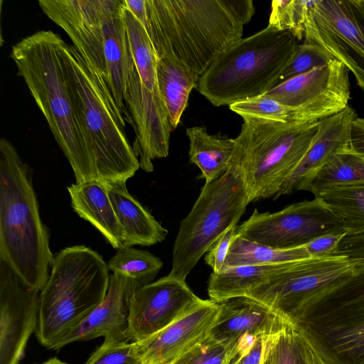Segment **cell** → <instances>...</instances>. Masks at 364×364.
Wrapping results in <instances>:
<instances>
[{"label":"cell","mask_w":364,"mask_h":364,"mask_svg":"<svg viewBox=\"0 0 364 364\" xmlns=\"http://www.w3.org/2000/svg\"><path fill=\"white\" fill-rule=\"evenodd\" d=\"M146 10L143 26L156 58H173L199 82L242 39L255 6L252 0H146Z\"/></svg>","instance_id":"6da1fadb"},{"label":"cell","mask_w":364,"mask_h":364,"mask_svg":"<svg viewBox=\"0 0 364 364\" xmlns=\"http://www.w3.org/2000/svg\"><path fill=\"white\" fill-rule=\"evenodd\" d=\"M65 43L59 34L40 31L17 42L11 58L68 160L76 183H82L97 179V173L69 75Z\"/></svg>","instance_id":"7a4b0ae2"},{"label":"cell","mask_w":364,"mask_h":364,"mask_svg":"<svg viewBox=\"0 0 364 364\" xmlns=\"http://www.w3.org/2000/svg\"><path fill=\"white\" fill-rule=\"evenodd\" d=\"M28 166L0 140V262L33 289L46 284L54 256L42 223Z\"/></svg>","instance_id":"3957f363"},{"label":"cell","mask_w":364,"mask_h":364,"mask_svg":"<svg viewBox=\"0 0 364 364\" xmlns=\"http://www.w3.org/2000/svg\"><path fill=\"white\" fill-rule=\"evenodd\" d=\"M107 264L84 245L66 247L55 257L40 291L36 336L53 349L104 300L110 276Z\"/></svg>","instance_id":"277c9868"},{"label":"cell","mask_w":364,"mask_h":364,"mask_svg":"<svg viewBox=\"0 0 364 364\" xmlns=\"http://www.w3.org/2000/svg\"><path fill=\"white\" fill-rule=\"evenodd\" d=\"M299 45L291 32L267 26L221 54L200 77L197 89L216 107L263 95L277 86Z\"/></svg>","instance_id":"5b68a950"},{"label":"cell","mask_w":364,"mask_h":364,"mask_svg":"<svg viewBox=\"0 0 364 364\" xmlns=\"http://www.w3.org/2000/svg\"><path fill=\"white\" fill-rule=\"evenodd\" d=\"M65 55L82 121L95 159L97 179L126 184L140 168L125 132V120L105 83L87 65L73 45Z\"/></svg>","instance_id":"8992f818"},{"label":"cell","mask_w":364,"mask_h":364,"mask_svg":"<svg viewBox=\"0 0 364 364\" xmlns=\"http://www.w3.org/2000/svg\"><path fill=\"white\" fill-rule=\"evenodd\" d=\"M243 120L230 166L242 176L250 203L274 198L308 150L318 122Z\"/></svg>","instance_id":"52a82bcc"},{"label":"cell","mask_w":364,"mask_h":364,"mask_svg":"<svg viewBox=\"0 0 364 364\" xmlns=\"http://www.w3.org/2000/svg\"><path fill=\"white\" fill-rule=\"evenodd\" d=\"M249 203L243 179L232 166L218 179L205 183L191 211L180 223L168 274L186 281L220 235L237 225Z\"/></svg>","instance_id":"ba28073f"},{"label":"cell","mask_w":364,"mask_h":364,"mask_svg":"<svg viewBox=\"0 0 364 364\" xmlns=\"http://www.w3.org/2000/svg\"><path fill=\"white\" fill-rule=\"evenodd\" d=\"M356 270L355 263L343 255L291 262L245 296L294 318L309 312Z\"/></svg>","instance_id":"9c48e42d"},{"label":"cell","mask_w":364,"mask_h":364,"mask_svg":"<svg viewBox=\"0 0 364 364\" xmlns=\"http://www.w3.org/2000/svg\"><path fill=\"white\" fill-rule=\"evenodd\" d=\"M345 232L341 220L318 196L274 213H259L237 225L236 234L268 247L286 250L305 245L328 234Z\"/></svg>","instance_id":"30bf717a"},{"label":"cell","mask_w":364,"mask_h":364,"mask_svg":"<svg viewBox=\"0 0 364 364\" xmlns=\"http://www.w3.org/2000/svg\"><path fill=\"white\" fill-rule=\"evenodd\" d=\"M349 70L336 59L291 77L266 94L293 112L295 122H320L349 105Z\"/></svg>","instance_id":"8fae6325"},{"label":"cell","mask_w":364,"mask_h":364,"mask_svg":"<svg viewBox=\"0 0 364 364\" xmlns=\"http://www.w3.org/2000/svg\"><path fill=\"white\" fill-rule=\"evenodd\" d=\"M185 280L170 274L138 288L129 300L127 337L139 342L155 334L198 306Z\"/></svg>","instance_id":"7c38bea8"},{"label":"cell","mask_w":364,"mask_h":364,"mask_svg":"<svg viewBox=\"0 0 364 364\" xmlns=\"http://www.w3.org/2000/svg\"><path fill=\"white\" fill-rule=\"evenodd\" d=\"M114 3V0L38 1L43 12L65 31L87 65L106 86L104 24Z\"/></svg>","instance_id":"4fadbf2b"},{"label":"cell","mask_w":364,"mask_h":364,"mask_svg":"<svg viewBox=\"0 0 364 364\" xmlns=\"http://www.w3.org/2000/svg\"><path fill=\"white\" fill-rule=\"evenodd\" d=\"M40 291L0 262V364H19L37 329Z\"/></svg>","instance_id":"5bb4252c"},{"label":"cell","mask_w":364,"mask_h":364,"mask_svg":"<svg viewBox=\"0 0 364 364\" xmlns=\"http://www.w3.org/2000/svg\"><path fill=\"white\" fill-rule=\"evenodd\" d=\"M125 105L135 133L133 149L139 157L140 168L152 172V161L168 155L173 130L161 93L152 92L143 85L134 63L126 91Z\"/></svg>","instance_id":"9a60e30c"},{"label":"cell","mask_w":364,"mask_h":364,"mask_svg":"<svg viewBox=\"0 0 364 364\" xmlns=\"http://www.w3.org/2000/svg\"><path fill=\"white\" fill-rule=\"evenodd\" d=\"M304 41L323 46L353 74L364 73V28L348 0H318Z\"/></svg>","instance_id":"2e32d148"},{"label":"cell","mask_w":364,"mask_h":364,"mask_svg":"<svg viewBox=\"0 0 364 364\" xmlns=\"http://www.w3.org/2000/svg\"><path fill=\"white\" fill-rule=\"evenodd\" d=\"M219 304L203 301L190 312L149 338L135 342L141 364H171L209 335Z\"/></svg>","instance_id":"e0dca14e"},{"label":"cell","mask_w":364,"mask_h":364,"mask_svg":"<svg viewBox=\"0 0 364 364\" xmlns=\"http://www.w3.org/2000/svg\"><path fill=\"white\" fill-rule=\"evenodd\" d=\"M357 114L348 106L342 112L318 122L316 133L304 156L273 198L297 191H311L315 178L338 151L351 148L352 124Z\"/></svg>","instance_id":"ac0fdd59"},{"label":"cell","mask_w":364,"mask_h":364,"mask_svg":"<svg viewBox=\"0 0 364 364\" xmlns=\"http://www.w3.org/2000/svg\"><path fill=\"white\" fill-rule=\"evenodd\" d=\"M142 287L135 279L114 272L110 276L104 300L53 348L58 350L75 341L104 336L107 341H129L127 337L129 300Z\"/></svg>","instance_id":"d6986e66"},{"label":"cell","mask_w":364,"mask_h":364,"mask_svg":"<svg viewBox=\"0 0 364 364\" xmlns=\"http://www.w3.org/2000/svg\"><path fill=\"white\" fill-rule=\"evenodd\" d=\"M219 304V312L209 335L228 348L247 336L282 331L292 320L247 296L229 299Z\"/></svg>","instance_id":"ffe728a7"},{"label":"cell","mask_w":364,"mask_h":364,"mask_svg":"<svg viewBox=\"0 0 364 364\" xmlns=\"http://www.w3.org/2000/svg\"><path fill=\"white\" fill-rule=\"evenodd\" d=\"M124 0H114L104 24V52L107 87L125 120L130 123L125 105L126 91L134 65L123 17Z\"/></svg>","instance_id":"44dd1931"},{"label":"cell","mask_w":364,"mask_h":364,"mask_svg":"<svg viewBox=\"0 0 364 364\" xmlns=\"http://www.w3.org/2000/svg\"><path fill=\"white\" fill-rule=\"evenodd\" d=\"M123 233V246H150L164 241L168 230L127 191L126 184L105 183Z\"/></svg>","instance_id":"7402d4cb"},{"label":"cell","mask_w":364,"mask_h":364,"mask_svg":"<svg viewBox=\"0 0 364 364\" xmlns=\"http://www.w3.org/2000/svg\"><path fill=\"white\" fill-rule=\"evenodd\" d=\"M73 210L92 225L114 249L123 247V233L104 183L93 179L68 188Z\"/></svg>","instance_id":"603a6c76"},{"label":"cell","mask_w":364,"mask_h":364,"mask_svg":"<svg viewBox=\"0 0 364 364\" xmlns=\"http://www.w3.org/2000/svg\"><path fill=\"white\" fill-rule=\"evenodd\" d=\"M189 139V161L200 170L205 183L212 182L230 168L235 149V139L210 135L205 127L186 128Z\"/></svg>","instance_id":"cb8c5ba5"},{"label":"cell","mask_w":364,"mask_h":364,"mask_svg":"<svg viewBox=\"0 0 364 364\" xmlns=\"http://www.w3.org/2000/svg\"><path fill=\"white\" fill-rule=\"evenodd\" d=\"M156 78L172 130L180 123L189 95L198 82L178 62L166 55L156 58Z\"/></svg>","instance_id":"d4e9b609"},{"label":"cell","mask_w":364,"mask_h":364,"mask_svg":"<svg viewBox=\"0 0 364 364\" xmlns=\"http://www.w3.org/2000/svg\"><path fill=\"white\" fill-rule=\"evenodd\" d=\"M288 263L238 266L228 268L220 274L212 272L208 282L210 299L220 303L245 296L247 292L263 284Z\"/></svg>","instance_id":"484cf974"},{"label":"cell","mask_w":364,"mask_h":364,"mask_svg":"<svg viewBox=\"0 0 364 364\" xmlns=\"http://www.w3.org/2000/svg\"><path fill=\"white\" fill-rule=\"evenodd\" d=\"M311 257L304 245L286 250L275 249L235 235L225 262V271L245 265L274 264Z\"/></svg>","instance_id":"4316f807"},{"label":"cell","mask_w":364,"mask_h":364,"mask_svg":"<svg viewBox=\"0 0 364 364\" xmlns=\"http://www.w3.org/2000/svg\"><path fill=\"white\" fill-rule=\"evenodd\" d=\"M357 270L333 295L343 302L361 304L364 307V264L355 265ZM336 353L351 356L364 355V318L356 325L338 330L331 339Z\"/></svg>","instance_id":"83f0119b"},{"label":"cell","mask_w":364,"mask_h":364,"mask_svg":"<svg viewBox=\"0 0 364 364\" xmlns=\"http://www.w3.org/2000/svg\"><path fill=\"white\" fill-rule=\"evenodd\" d=\"M364 186V156L351 148L336 153L315 178L311 191L315 196L327 189Z\"/></svg>","instance_id":"f1b7e54d"},{"label":"cell","mask_w":364,"mask_h":364,"mask_svg":"<svg viewBox=\"0 0 364 364\" xmlns=\"http://www.w3.org/2000/svg\"><path fill=\"white\" fill-rule=\"evenodd\" d=\"M316 196L341 220L346 236L364 234V186L333 188Z\"/></svg>","instance_id":"f546056e"},{"label":"cell","mask_w":364,"mask_h":364,"mask_svg":"<svg viewBox=\"0 0 364 364\" xmlns=\"http://www.w3.org/2000/svg\"><path fill=\"white\" fill-rule=\"evenodd\" d=\"M127 36L132 58L143 85L149 90L160 92L156 78V57L144 27L124 4L123 6Z\"/></svg>","instance_id":"4dcf8cb0"},{"label":"cell","mask_w":364,"mask_h":364,"mask_svg":"<svg viewBox=\"0 0 364 364\" xmlns=\"http://www.w3.org/2000/svg\"><path fill=\"white\" fill-rule=\"evenodd\" d=\"M109 270L135 279L141 286L151 283L163 267L160 258L146 250L121 247L107 263Z\"/></svg>","instance_id":"1f68e13d"},{"label":"cell","mask_w":364,"mask_h":364,"mask_svg":"<svg viewBox=\"0 0 364 364\" xmlns=\"http://www.w3.org/2000/svg\"><path fill=\"white\" fill-rule=\"evenodd\" d=\"M318 1L274 0L267 26L291 32L299 41L314 18Z\"/></svg>","instance_id":"d6a6232c"},{"label":"cell","mask_w":364,"mask_h":364,"mask_svg":"<svg viewBox=\"0 0 364 364\" xmlns=\"http://www.w3.org/2000/svg\"><path fill=\"white\" fill-rule=\"evenodd\" d=\"M229 108L243 119H256L284 123L294 122L292 110L267 95L234 103Z\"/></svg>","instance_id":"836d02e7"},{"label":"cell","mask_w":364,"mask_h":364,"mask_svg":"<svg viewBox=\"0 0 364 364\" xmlns=\"http://www.w3.org/2000/svg\"><path fill=\"white\" fill-rule=\"evenodd\" d=\"M333 59V55L321 45L314 42L304 41L297 46L283 68L277 85L325 65Z\"/></svg>","instance_id":"e575fe53"},{"label":"cell","mask_w":364,"mask_h":364,"mask_svg":"<svg viewBox=\"0 0 364 364\" xmlns=\"http://www.w3.org/2000/svg\"><path fill=\"white\" fill-rule=\"evenodd\" d=\"M85 364H141L135 342L107 341Z\"/></svg>","instance_id":"d590c367"},{"label":"cell","mask_w":364,"mask_h":364,"mask_svg":"<svg viewBox=\"0 0 364 364\" xmlns=\"http://www.w3.org/2000/svg\"><path fill=\"white\" fill-rule=\"evenodd\" d=\"M229 348L210 335L171 364H227Z\"/></svg>","instance_id":"8d00e7d4"},{"label":"cell","mask_w":364,"mask_h":364,"mask_svg":"<svg viewBox=\"0 0 364 364\" xmlns=\"http://www.w3.org/2000/svg\"><path fill=\"white\" fill-rule=\"evenodd\" d=\"M294 319L282 331L264 364H296Z\"/></svg>","instance_id":"74e56055"},{"label":"cell","mask_w":364,"mask_h":364,"mask_svg":"<svg viewBox=\"0 0 364 364\" xmlns=\"http://www.w3.org/2000/svg\"><path fill=\"white\" fill-rule=\"evenodd\" d=\"M236 227L232 226L223 232L205 256V263L213 272L220 274L225 271V262L232 240L236 235Z\"/></svg>","instance_id":"f35d334b"},{"label":"cell","mask_w":364,"mask_h":364,"mask_svg":"<svg viewBox=\"0 0 364 364\" xmlns=\"http://www.w3.org/2000/svg\"><path fill=\"white\" fill-rule=\"evenodd\" d=\"M282 331L259 336L248 352L233 364H264Z\"/></svg>","instance_id":"ab89813d"},{"label":"cell","mask_w":364,"mask_h":364,"mask_svg":"<svg viewBox=\"0 0 364 364\" xmlns=\"http://www.w3.org/2000/svg\"><path fill=\"white\" fill-rule=\"evenodd\" d=\"M346 232L328 234L316 237L304 247L311 257H326L334 255Z\"/></svg>","instance_id":"60d3db41"},{"label":"cell","mask_w":364,"mask_h":364,"mask_svg":"<svg viewBox=\"0 0 364 364\" xmlns=\"http://www.w3.org/2000/svg\"><path fill=\"white\" fill-rule=\"evenodd\" d=\"M296 337L303 350L307 364H331L316 343L310 332L306 328L296 325Z\"/></svg>","instance_id":"b9f144b4"},{"label":"cell","mask_w":364,"mask_h":364,"mask_svg":"<svg viewBox=\"0 0 364 364\" xmlns=\"http://www.w3.org/2000/svg\"><path fill=\"white\" fill-rule=\"evenodd\" d=\"M350 146L355 152L364 156V119L357 117L352 124Z\"/></svg>","instance_id":"7bdbcfd3"},{"label":"cell","mask_w":364,"mask_h":364,"mask_svg":"<svg viewBox=\"0 0 364 364\" xmlns=\"http://www.w3.org/2000/svg\"><path fill=\"white\" fill-rule=\"evenodd\" d=\"M355 16L364 28V0H348Z\"/></svg>","instance_id":"ee69618b"},{"label":"cell","mask_w":364,"mask_h":364,"mask_svg":"<svg viewBox=\"0 0 364 364\" xmlns=\"http://www.w3.org/2000/svg\"><path fill=\"white\" fill-rule=\"evenodd\" d=\"M296 364H307L301 347L296 337V330L295 334Z\"/></svg>","instance_id":"f6af8a7d"},{"label":"cell","mask_w":364,"mask_h":364,"mask_svg":"<svg viewBox=\"0 0 364 364\" xmlns=\"http://www.w3.org/2000/svg\"><path fill=\"white\" fill-rule=\"evenodd\" d=\"M353 75L355 78L357 85L362 89L364 92V73L361 72H357L353 73ZM364 119V117H363Z\"/></svg>","instance_id":"bcb514c9"},{"label":"cell","mask_w":364,"mask_h":364,"mask_svg":"<svg viewBox=\"0 0 364 364\" xmlns=\"http://www.w3.org/2000/svg\"><path fill=\"white\" fill-rule=\"evenodd\" d=\"M41 364H67L57 358H52V359H50Z\"/></svg>","instance_id":"7dc6e473"}]
</instances>
